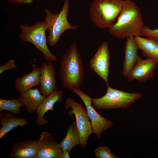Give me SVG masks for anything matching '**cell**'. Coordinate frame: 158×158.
Instances as JSON below:
<instances>
[{
	"label": "cell",
	"mask_w": 158,
	"mask_h": 158,
	"mask_svg": "<svg viewBox=\"0 0 158 158\" xmlns=\"http://www.w3.org/2000/svg\"><path fill=\"white\" fill-rule=\"evenodd\" d=\"M42 63L40 67V91L45 97L57 89L56 71L51 61Z\"/></svg>",
	"instance_id": "7c38bea8"
},
{
	"label": "cell",
	"mask_w": 158,
	"mask_h": 158,
	"mask_svg": "<svg viewBox=\"0 0 158 158\" xmlns=\"http://www.w3.org/2000/svg\"><path fill=\"white\" fill-rule=\"evenodd\" d=\"M23 106L18 99H0V111H8L15 115L20 114V108Z\"/></svg>",
	"instance_id": "44dd1931"
},
{
	"label": "cell",
	"mask_w": 158,
	"mask_h": 158,
	"mask_svg": "<svg viewBox=\"0 0 158 158\" xmlns=\"http://www.w3.org/2000/svg\"><path fill=\"white\" fill-rule=\"evenodd\" d=\"M33 0L37 1H40L41 0Z\"/></svg>",
	"instance_id": "4316f807"
},
{
	"label": "cell",
	"mask_w": 158,
	"mask_h": 158,
	"mask_svg": "<svg viewBox=\"0 0 158 158\" xmlns=\"http://www.w3.org/2000/svg\"><path fill=\"white\" fill-rule=\"evenodd\" d=\"M97 158H118L119 157L114 154L107 146H98L94 150Z\"/></svg>",
	"instance_id": "7402d4cb"
},
{
	"label": "cell",
	"mask_w": 158,
	"mask_h": 158,
	"mask_svg": "<svg viewBox=\"0 0 158 158\" xmlns=\"http://www.w3.org/2000/svg\"><path fill=\"white\" fill-rule=\"evenodd\" d=\"M17 66L13 60H9L5 64L0 66V74L6 70L15 69Z\"/></svg>",
	"instance_id": "cb8c5ba5"
},
{
	"label": "cell",
	"mask_w": 158,
	"mask_h": 158,
	"mask_svg": "<svg viewBox=\"0 0 158 158\" xmlns=\"http://www.w3.org/2000/svg\"><path fill=\"white\" fill-rule=\"evenodd\" d=\"M142 95L139 92L129 93L113 89L109 85L104 96L98 98L91 97L90 99L92 106L99 110L127 108L140 98Z\"/></svg>",
	"instance_id": "5b68a950"
},
{
	"label": "cell",
	"mask_w": 158,
	"mask_h": 158,
	"mask_svg": "<svg viewBox=\"0 0 158 158\" xmlns=\"http://www.w3.org/2000/svg\"><path fill=\"white\" fill-rule=\"evenodd\" d=\"M123 5V0H94L90 9L91 20L99 28H108L117 20Z\"/></svg>",
	"instance_id": "3957f363"
},
{
	"label": "cell",
	"mask_w": 158,
	"mask_h": 158,
	"mask_svg": "<svg viewBox=\"0 0 158 158\" xmlns=\"http://www.w3.org/2000/svg\"><path fill=\"white\" fill-rule=\"evenodd\" d=\"M81 138L75 121L68 127L66 135L59 143L62 150L70 151L76 145H80Z\"/></svg>",
	"instance_id": "ffe728a7"
},
{
	"label": "cell",
	"mask_w": 158,
	"mask_h": 158,
	"mask_svg": "<svg viewBox=\"0 0 158 158\" xmlns=\"http://www.w3.org/2000/svg\"><path fill=\"white\" fill-rule=\"evenodd\" d=\"M1 126L0 128V139L15 128L23 127L28 124L27 119L24 118L17 117L7 112H0Z\"/></svg>",
	"instance_id": "ac0fdd59"
},
{
	"label": "cell",
	"mask_w": 158,
	"mask_h": 158,
	"mask_svg": "<svg viewBox=\"0 0 158 158\" xmlns=\"http://www.w3.org/2000/svg\"><path fill=\"white\" fill-rule=\"evenodd\" d=\"M20 28L21 31L19 37L21 40L33 44L42 53L46 61H57V58L51 53L47 47L46 27L44 20L37 22L32 26L22 24Z\"/></svg>",
	"instance_id": "8992f818"
},
{
	"label": "cell",
	"mask_w": 158,
	"mask_h": 158,
	"mask_svg": "<svg viewBox=\"0 0 158 158\" xmlns=\"http://www.w3.org/2000/svg\"><path fill=\"white\" fill-rule=\"evenodd\" d=\"M63 95L62 90L56 89L45 97L35 111L37 114L36 123L38 126L48 123V120L44 118L45 114L49 111L53 110L54 105L57 102L61 101Z\"/></svg>",
	"instance_id": "4fadbf2b"
},
{
	"label": "cell",
	"mask_w": 158,
	"mask_h": 158,
	"mask_svg": "<svg viewBox=\"0 0 158 158\" xmlns=\"http://www.w3.org/2000/svg\"><path fill=\"white\" fill-rule=\"evenodd\" d=\"M138 45L134 37L127 38L124 48V57L123 60L122 75L127 78L130 71L141 59L138 54Z\"/></svg>",
	"instance_id": "5bb4252c"
},
{
	"label": "cell",
	"mask_w": 158,
	"mask_h": 158,
	"mask_svg": "<svg viewBox=\"0 0 158 158\" xmlns=\"http://www.w3.org/2000/svg\"><path fill=\"white\" fill-rule=\"evenodd\" d=\"M9 3L19 5H24L31 4L33 2V0H6Z\"/></svg>",
	"instance_id": "d4e9b609"
},
{
	"label": "cell",
	"mask_w": 158,
	"mask_h": 158,
	"mask_svg": "<svg viewBox=\"0 0 158 158\" xmlns=\"http://www.w3.org/2000/svg\"><path fill=\"white\" fill-rule=\"evenodd\" d=\"M72 91L82 99L91 123L93 133L100 138L103 133L109 129L114 123L101 116L94 109L90 97L80 89H74Z\"/></svg>",
	"instance_id": "ba28073f"
},
{
	"label": "cell",
	"mask_w": 158,
	"mask_h": 158,
	"mask_svg": "<svg viewBox=\"0 0 158 158\" xmlns=\"http://www.w3.org/2000/svg\"><path fill=\"white\" fill-rule=\"evenodd\" d=\"M144 26L140 8L132 0H124L116 21L108 29L114 36L125 39L141 36Z\"/></svg>",
	"instance_id": "6da1fadb"
},
{
	"label": "cell",
	"mask_w": 158,
	"mask_h": 158,
	"mask_svg": "<svg viewBox=\"0 0 158 158\" xmlns=\"http://www.w3.org/2000/svg\"><path fill=\"white\" fill-rule=\"evenodd\" d=\"M70 107L68 111L69 115L74 114L77 127L80 133L81 147L85 148L87 145L89 137L93 133L92 127L87 110L80 103L70 97L66 100L65 109L66 110Z\"/></svg>",
	"instance_id": "52a82bcc"
},
{
	"label": "cell",
	"mask_w": 158,
	"mask_h": 158,
	"mask_svg": "<svg viewBox=\"0 0 158 158\" xmlns=\"http://www.w3.org/2000/svg\"><path fill=\"white\" fill-rule=\"evenodd\" d=\"M158 67V62L150 59H140L130 71L127 78L129 82L137 80L143 83L154 75V71Z\"/></svg>",
	"instance_id": "8fae6325"
},
{
	"label": "cell",
	"mask_w": 158,
	"mask_h": 158,
	"mask_svg": "<svg viewBox=\"0 0 158 158\" xmlns=\"http://www.w3.org/2000/svg\"><path fill=\"white\" fill-rule=\"evenodd\" d=\"M32 70L29 73L23 75L16 79L15 87L20 93L26 91L34 87L40 85V68L35 64H32Z\"/></svg>",
	"instance_id": "9a60e30c"
},
{
	"label": "cell",
	"mask_w": 158,
	"mask_h": 158,
	"mask_svg": "<svg viewBox=\"0 0 158 158\" xmlns=\"http://www.w3.org/2000/svg\"><path fill=\"white\" fill-rule=\"evenodd\" d=\"M138 49L142 54L147 58L152 59L158 62V43L147 37L143 38L140 36L134 37Z\"/></svg>",
	"instance_id": "d6986e66"
},
{
	"label": "cell",
	"mask_w": 158,
	"mask_h": 158,
	"mask_svg": "<svg viewBox=\"0 0 158 158\" xmlns=\"http://www.w3.org/2000/svg\"><path fill=\"white\" fill-rule=\"evenodd\" d=\"M142 35L149 37L158 43V29H152L148 26H144Z\"/></svg>",
	"instance_id": "603a6c76"
},
{
	"label": "cell",
	"mask_w": 158,
	"mask_h": 158,
	"mask_svg": "<svg viewBox=\"0 0 158 158\" xmlns=\"http://www.w3.org/2000/svg\"><path fill=\"white\" fill-rule=\"evenodd\" d=\"M83 64L77 44L74 42L61 58L59 72L63 87L72 91L80 89L84 77Z\"/></svg>",
	"instance_id": "7a4b0ae2"
},
{
	"label": "cell",
	"mask_w": 158,
	"mask_h": 158,
	"mask_svg": "<svg viewBox=\"0 0 158 158\" xmlns=\"http://www.w3.org/2000/svg\"><path fill=\"white\" fill-rule=\"evenodd\" d=\"M110 57L108 44L104 42L98 48L96 52L90 60L91 69L109 85L108 77L109 73Z\"/></svg>",
	"instance_id": "9c48e42d"
},
{
	"label": "cell",
	"mask_w": 158,
	"mask_h": 158,
	"mask_svg": "<svg viewBox=\"0 0 158 158\" xmlns=\"http://www.w3.org/2000/svg\"><path fill=\"white\" fill-rule=\"evenodd\" d=\"M69 6V0H64L62 7L58 13H52L48 9H45L44 21L46 31L49 33L47 40L50 47H53L57 44L65 31L68 30H75L78 28L76 25L70 24L68 20Z\"/></svg>",
	"instance_id": "277c9868"
},
{
	"label": "cell",
	"mask_w": 158,
	"mask_h": 158,
	"mask_svg": "<svg viewBox=\"0 0 158 158\" xmlns=\"http://www.w3.org/2000/svg\"><path fill=\"white\" fill-rule=\"evenodd\" d=\"M70 151L66 150H62V158H69Z\"/></svg>",
	"instance_id": "484cf974"
},
{
	"label": "cell",
	"mask_w": 158,
	"mask_h": 158,
	"mask_svg": "<svg viewBox=\"0 0 158 158\" xmlns=\"http://www.w3.org/2000/svg\"><path fill=\"white\" fill-rule=\"evenodd\" d=\"M37 141L36 158H62V150L51 133L42 132Z\"/></svg>",
	"instance_id": "30bf717a"
},
{
	"label": "cell",
	"mask_w": 158,
	"mask_h": 158,
	"mask_svg": "<svg viewBox=\"0 0 158 158\" xmlns=\"http://www.w3.org/2000/svg\"><path fill=\"white\" fill-rule=\"evenodd\" d=\"M38 149V141H19L13 145L9 157L11 158H36Z\"/></svg>",
	"instance_id": "2e32d148"
},
{
	"label": "cell",
	"mask_w": 158,
	"mask_h": 158,
	"mask_svg": "<svg viewBox=\"0 0 158 158\" xmlns=\"http://www.w3.org/2000/svg\"><path fill=\"white\" fill-rule=\"evenodd\" d=\"M45 97L42 95L38 87H36L20 93L18 99L23 106H25L28 112L32 114L35 112Z\"/></svg>",
	"instance_id": "e0dca14e"
}]
</instances>
